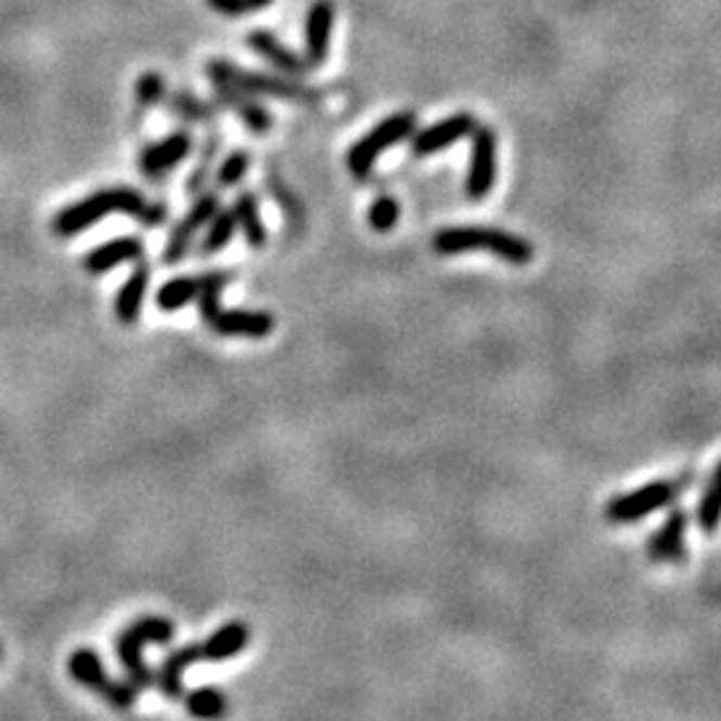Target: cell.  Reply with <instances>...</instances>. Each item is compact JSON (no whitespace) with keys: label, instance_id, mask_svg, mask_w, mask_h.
Returning a JSON list of instances; mask_svg holds the SVG:
<instances>
[{"label":"cell","instance_id":"obj_1","mask_svg":"<svg viewBox=\"0 0 721 721\" xmlns=\"http://www.w3.org/2000/svg\"><path fill=\"white\" fill-rule=\"evenodd\" d=\"M110 215H126L137 217L147 228H155L166 219V206L164 204H147L142 193H137L134 188H105L96 190V193L86 195L78 204L65 206L60 215L54 217L51 228L60 239H73L80 235L86 228L96 224L100 219Z\"/></svg>","mask_w":721,"mask_h":721},{"label":"cell","instance_id":"obj_2","mask_svg":"<svg viewBox=\"0 0 721 721\" xmlns=\"http://www.w3.org/2000/svg\"><path fill=\"white\" fill-rule=\"evenodd\" d=\"M433 252L441 257H458V254L487 252L503 259L507 265H529L535 259V246L524 235L507 233L500 228H481V224H465V228H443L433 235Z\"/></svg>","mask_w":721,"mask_h":721},{"label":"cell","instance_id":"obj_3","mask_svg":"<svg viewBox=\"0 0 721 721\" xmlns=\"http://www.w3.org/2000/svg\"><path fill=\"white\" fill-rule=\"evenodd\" d=\"M175 639V622L169 617L160 615H144L137 617L134 622L124 628L115 639V649H118V660L124 666L126 679L137 686V690H150L155 684V673L150 671L147 662L142 657V647L147 644H169Z\"/></svg>","mask_w":721,"mask_h":721},{"label":"cell","instance_id":"obj_4","mask_svg":"<svg viewBox=\"0 0 721 721\" xmlns=\"http://www.w3.org/2000/svg\"><path fill=\"white\" fill-rule=\"evenodd\" d=\"M228 284H211L204 288L195 302H198L201 321L219 334V337H244V339H265L273 334L275 319L268 310H241V308H224L219 294Z\"/></svg>","mask_w":721,"mask_h":721},{"label":"cell","instance_id":"obj_5","mask_svg":"<svg viewBox=\"0 0 721 721\" xmlns=\"http://www.w3.org/2000/svg\"><path fill=\"white\" fill-rule=\"evenodd\" d=\"M211 80H222V83L235 86V89L246 91V94H262V96H279V100L294 102V105H316L319 102V91L310 89V86L299 83L292 75L288 78H275L268 73H254V70H241V67L230 65L224 60H211L206 65Z\"/></svg>","mask_w":721,"mask_h":721},{"label":"cell","instance_id":"obj_6","mask_svg":"<svg viewBox=\"0 0 721 721\" xmlns=\"http://www.w3.org/2000/svg\"><path fill=\"white\" fill-rule=\"evenodd\" d=\"M692 481H695V473H682L677 478H660V481H652L647 487L633 489V492L617 494L604 507V516L613 524L642 522L660 507L677 503Z\"/></svg>","mask_w":721,"mask_h":721},{"label":"cell","instance_id":"obj_7","mask_svg":"<svg viewBox=\"0 0 721 721\" xmlns=\"http://www.w3.org/2000/svg\"><path fill=\"white\" fill-rule=\"evenodd\" d=\"M417 129V118L414 113H396L388 115L385 120H379L369 134H363L353 147L348 150V171L356 177V180H366L369 175L374 171V164H377L379 155L385 150L396 147L398 142H403L407 137L414 134Z\"/></svg>","mask_w":721,"mask_h":721},{"label":"cell","instance_id":"obj_8","mask_svg":"<svg viewBox=\"0 0 721 721\" xmlns=\"http://www.w3.org/2000/svg\"><path fill=\"white\" fill-rule=\"evenodd\" d=\"M67 671H70V677L80 686L102 695L110 706L118 708V711H129V708L137 703V692L140 690H137L129 679H124V682H120V679H110L96 649L89 647L75 649L70 660H67Z\"/></svg>","mask_w":721,"mask_h":721},{"label":"cell","instance_id":"obj_9","mask_svg":"<svg viewBox=\"0 0 721 721\" xmlns=\"http://www.w3.org/2000/svg\"><path fill=\"white\" fill-rule=\"evenodd\" d=\"M471 142V166L465 193L471 201H481L498 182V134L489 126H476Z\"/></svg>","mask_w":721,"mask_h":721},{"label":"cell","instance_id":"obj_10","mask_svg":"<svg viewBox=\"0 0 721 721\" xmlns=\"http://www.w3.org/2000/svg\"><path fill=\"white\" fill-rule=\"evenodd\" d=\"M219 206H222V204H219L217 193L198 195V201L190 206L188 215H184L180 222H177V228L171 230L169 241H166V249H164V262L166 265H177V262H182L184 257H188V252L193 249V241H195V235H198V230L209 224V219L217 215Z\"/></svg>","mask_w":721,"mask_h":721},{"label":"cell","instance_id":"obj_11","mask_svg":"<svg viewBox=\"0 0 721 721\" xmlns=\"http://www.w3.org/2000/svg\"><path fill=\"white\" fill-rule=\"evenodd\" d=\"M233 281V273L230 270H209V273L201 275H180V279L166 281L164 286L158 288L155 294V305H158L164 313H175V310L188 308L190 302L204 294V288H209L211 284H230Z\"/></svg>","mask_w":721,"mask_h":721},{"label":"cell","instance_id":"obj_12","mask_svg":"<svg viewBox=\"0 0 721 721\" xmlns=\"http://www.w3.org/2000/svg\"><path fill=\"white\" fill-rule=\"evenodd\" d=\"M478 126V120L471 113H458L449 115V118L438 120V124L428 126V129L417 131L412 140V153L420 158H428V155L441 153V150L452 147L454 142L465 140L473 134V129Z\"/></svg>","mask_w":721,"mask_h":721},{"label":"cell","instance_id":"obj_13","mask_svg":"<svg viewBox=\"0 0 721 721\" xmlns=\"http://www.w3.org/2000/svg\"><path fill=\"white\" fill-rule=\"evenodd\" d=\"M190 150H193V137L188 131H177V134H169L166 140L147 144L140 153L142 175L150 177V180H158L166 171L175 169L177 164H182L190 155Z\"/></svg>","mask_w":721,"mask_h":721},{"label":"cell","instance_id":"obj_14","mask_svg":"<svg viewBox=\"0 0 721 721\" xmlns=\"http://www.w3.org/2000/svg\"><path fill=\"white\" fill-rule=\"evenodd\" d=\"M686 513L682 507H673L647 542V556L657 564H682L686 558Z\"/></svg>","mask_w":721,"mask_h":721},{"label":"cell","instance_id":"obj_15","mask_svg":"<svg viewBox=\"0 0 721 721\" xmlns=\"http://www.w3.org/2000/svg\"><path fill=\"white\" fill-rule=\"evenodd\" d=\"M334 27V5L329 0H316L305 20V62L310 67H321L329 60Z\"/></svg>","mask_w":721,"mask_h":721},{"label":"cell","instance_id":"obj_16","mask_svg":"<svg viewBox=\"0 0 721 721\" xmlns=\"http://www.w3.org/2000/svg\"><path fill=\"white\" fill-rule=\"evenodd\" d=\"M144 244L137 235H124V239H113L107 244L96 246L83 257V270L91 275H105L113 268L124 262H137L142 259Z\"/></svg>","mask_w":721,"mask_h":721},{"label":"cell","instance_id":"obj_17","mask_svg":"<svg viewBox=\"0 0 721 721\" xmlns=\"http://www.w3.org/2000/svg\"><path fill=\"white\" fill-rule=\"evenodd\" d=\"M211 83H215L219 105L233 110V113L244 120L246 129L254 131V134H268L270 126H273V115L259 105V102H252V94H246V91L235 89V86L230 83H222V80H211Z\"/></svg>","mask_w":721,"mask_h":721},{"label":"cell","instance_id":"obj_18","mask_svg":"<svg viewBox=\"0 0 721 721\" xmlns=\"http://www.w3.org/2000/svg\"><path fill=\"white\" fill-rule=\"evenodd\" d=\"M252 642V631L246 622L230 620L219 626L206 642H201V660L204 662H224L230 657L241 655Z\"/></svg>","mask_w":721,"mask_h":721},{"label":"cell","instance_id":"obj_19","mask_svg":"<svg viewBox=\"0 0 721 721\" xmlns=\"http://www.w3.org/2000/svg\"><path fill=\"white\" fill-rule=\"evenodd\" d=\"M198 660L201 644H184V647L171 652V655L160 662L158 673H155V686L160 690V695L169 697V700H180L184 695V671Z\"/></svg>","mask_w":721,"mask_h":721},{"label":"cell","instance_id":"obj_20","mask_svg":"<svg viewBox=\"0 0 721 721\" xmlns=\"http://www.w3.org/2000/svg\"><path fill=\"white\" fill-rule=\"evenodd\" d=\"M246 43H249L252 49L262 56V60H268L275 70H281L284 75H292V78H297V75H305L310 70V65L305 62V56L294 54V51L288 49V46L281 43L273 33L254 30V33H249V38H246Z\"/></svg>","mask_w":721,"mask_h":721},{"label":"cell","instance_id":"obj_21","mask_svg":"<svg viewBox=\"0 0 721 721\" xmlns=\"http://www.w3.org/2000/svg\"><path fill=\"white\" fill-rule=\"evenodd\" d=\"M150 286V265L140 262L131 270L129 279L124 281V286L118 288V297H115V319L124 326H134L142 316L144 294Z\"/></svg>","mask_w":721,"mask_h":721},{"label":"cell","instance_id":"obj_22","mask_svg":"<svg viewBox=\"0 0 721 721\" xmlns=\"http://www.w3.org/2000/svg\"><path fill=\"white\" fill-rule=\"evenodd\" d=\"M233 217L252 249H262V246L268 244V228H265V219L259 215L257 195L241 193L233 204Z\"/></svg>","mask_w":721,"mask_h":721},{"label":"cell","instance_id":"obj_23","mask_svg":"<svg viewBox=\"0 0 721 721\" xmlns=\"http://www.w3.org/2000/svg\"><path fill=\"white\" fill-rule=\"evenodd\" d=\"M184 697V711L195 719H217L228 713V697L217 686H198Z\"/></svg>","mask_w":721,"mask_h":721},{"label":"cell","instance_id":"obj_24","mask_svg":"<svg viewBox=\"0 0 721 721\" xmlns=\"http://www.w3.org/2000/svg\"><path fill=\"white\" fill-rule=\"evenodd\" d=\"M235 233H239V224H235L233 209H222V206H219L217 215L209 219V230H206L204 241H201V254L211 257V254L222 252L224 246L233 241Z\"/></svg>","mask_w":721,"mask_h":721},{"label":"cell","instance_id":"obj_25","mask_svg":"<svg viewBox=\"0 0 721 721\" xmlns=\"http://www.w3.org/2000/svg\"><path fill=\"white\" fill-rule=\"evenodd\" d=\"M697 522L706 535H717L721 527V484L711 481L697 505Z\"/></svg>","mask_w":721,"mask_h":721},{"label":"cell","instance_id":"obj_26","mask_svg":"<svg viewBox=\"0 0 721 721\" xmlns=\"http://www.w3.org/2000/svg\"><path fill=\"white\" fill-rule=\"evenodd\" d=\"M249 164L252 158L246 150H235V153H230L222 164H217L215 180L219 188H233V184H239L246 177V171H249Z\"/></svg>","mask_w":721,"mask_h":721},{"label":"cell","instance_id":"obj_27","mask_svg":"<svg viewBox=\"0 0 721 721\" xmlns=\"http://www.w3.org/2000/svg\"><path fill=\"white\" fill-rule=\"evenodd\" d=\"M398 217H401V206H398V201L390 198V195H379V198L369 206L366 215L369 224H372V230H377V233H390V230L396 228Z\"/></svg>","mask_w":721,"mask_h":721},{"label":"cell","instance_id":"obj_28","mask_svg":"<svg viewBox=\"0 0 721 721\" xmlns=\"http://www.w3.org/2000/svg\"><path fill=\"white\" fill-rule=\"evenodd\" d=\"M169 107L175 110L177 115H182L184 120H211V118H215V107H211L209 102H201L198 96L188 94V91H177V94L171 96Z\"/></svg>","mask_w":721,"mask_h":721},{"label":"cell","instance_id":"obj_29","mask_svg":"<svg viewBox=\"0 0 721 721\" xmlns=\"http://www.w3.org/2000/svg\"><path fill=\"white\" fill-rule=\"evenodd\" d=\"M166 94V83L158 73H144L137 83V100H140L142 107H153L164 100Z\"/></svg>","mask_w":721,"mask_h":721},{"label":"cell","instance_id":"obj_30","mask_svg":"<svg viewBox=\"0 0 721 721\" xmlns=\"http://www.w3.org/2000/svg\"><path fill=\"white\" fill-rule=\"evenodd\" d=\"M215 160H217V142L211 140V142H206L204 153H201V158H198V166H195L193 177L188 180V193L190 195H195L201 188H204L206 177H209V169H211V166H217Z\"/></svg>","mask_w":721,"mask_h":721},{"label":"cell","instance_id":"obj_31","mask_svg":"<svg viewBox=\"0 0 721 721\" xmlns=\"http://www.w3.org/2000/svg\"><path fill=\"white\" fill-rule=\"evenodd\" d=\"M206 3H209L211 11H217V14H222V16H230V20H235V16H244L252 11L249 0H206Z\"/></svg>","mask_w":721,"mask_h":721},{"label":"cell","instance_id":"obj_32","mask_svg":"<svg viewBox=\"0 0 721 721\" xmlns=\"http://www.w3.org/2000/svg\"><path fill=\"white\" fill-rule=\"evenodd\" d=\"M270 3H273V0H249L252 9H268Z\"/></svg>","mask_w":721,"mask_h":721},{"label":"cell","instance_id":"obj_33","mask_svg":"<svg viewBox=\"0 0 721 721\" xmlns=\"http://www.w3.org/2000/svg\"><path fill=\"white\" fill-rule=\"evenodd\" d=\"M711 481H717V484H721V463L717 465V471H713V478H711Z\"/></svg>","mask_w":721,"mask_h":721}]
</instances>
